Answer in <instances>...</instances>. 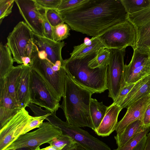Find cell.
I'll list each match as a JSON object with an SVG mask.
<instances>
[{
  "instance_id": "cell-1",
  "label": "cell",
  "mask_w": 150,
  "mask_h": 150,
  "mask_svg": "<svg viewBox=\"0 0 150 150\" xmlns=\"http://www.w3.org/2000/svg\"><path fill=\"white\" fill-rule=\"evenodd\" d=\"M59 12L64 23L72 30L93 37L127 21V14L120 0H86Z\"/></svg>"
},
{
  "instance_id": "cell-2",
  "label": "cell",
  "mask_w": 150,
  "mask_h": 150,
  "mask_svg": "<svg viewBox=\"0 0 150 150\" xmlns=\"http://www.w3.org/2000/svg\"><path fill=\"white\" fill-rule=\"evenodd\" d=\"M93 92L76 82L66 73L63 100L60 108L63 110L67 121L79 127L94 128L90 106Z\"/></svg>"
},
{
  "instance_id": "cell-3",
  "label": "cell",
  "mask_w": 150,
  "mask_h": 150,
  "mask_svg": "<svg viewBox=\"0 0 150 150\" xmlns=\"http://www.w3.org/2000/svg\"><path fill=\"white\" fill-rule=\"evenodd\" d=\"M97 52L79 58H69L64 60V67L66 73L78 84L94 93H101L108 89V66L92 69L88 66Z\"/></svg>"
},
{
  "instance_id": "cell-4",
  "label": "cell",
  "mask_w": 150,
  "mask_h": 150,
  "mask_svg": "<svg viewBox=\"0 0 150 150\" xmlns=\"http://www.w3.org/2000/svg\"><path fill=\"white\" fill-rule=\"evenodd\" d=\"M32 69L41 76L59 101L64 94V80L66 72L64 68L55 71L53 66L40 52L35 44L30 56Z\"/></svg>"
},
{
  "instance_id": "cell-5",
  "label": "cell",
  "mask_w": 150,
  "mask_h": 150,
  "mask_svg": "<svg viewBox=\"0 0 150 150\" xmlns=\"http://www.w3.org/2000/svg\"><path fill=\"white\" fill-rule=\"evenodd\" d=\"M34 37V33L25 22L20 21L14 27L7 37L6 45L14 62L25 66L30 64Z\"/></svg>"
},
{
  "instance_id": "cell-6",
  "label": "cell",
  "mask_w": 150,
  "mask_h": 150,
  "mask_svg": "<svg viewBox=\"0 0 150 150\" xmlns=\"http://www.w3.org/2000/svg\"><path fill=\"white\" fill-rule=\"evenodd\" d=\"M48 112L45 120L60 129L63 134L68 135L84 150H111L107 144L87 131L63 121L56 116V112Z\"/></svg>"
},
{
  "instance_id": "cell-7",
  "label": "cell",
  "mask_w": 150,
  "mask_h": 150,
  "mask_svg": "<svg viewBox=\"0 0 150 150\" xmlns=\"http://www.w3.org/2000/svg\"><path fill=\"white\" fill-rule=\"evenodd\" d=\"M97 37L108 49L125 50L129 46L133 49L136 47L135 30L128 21L110 27Z\"/></svg>"
},
{
  "instance_id": "cell-8",
  "label": "cell",
  "mask_w": 150,
  "mask_h": 150,
  "mask_svg": "<svg viewBox=\"0 0 150 150\" xmlns=\"http://www.w3.org/2000/svg\"><path fill=\"white\" fill-rule=\"evenodd\" d=\"M62 134L60 129L50 122H43L38 129L20 135L4 150L22 147L35 149Z\"/></svg>"
},
{
  "instance_id": "cell-9",
  "label": "cell",
  "mask_w": 150,
  "mask_h": 150,
  "mask_svg": "<svg viewBox=\"0 0 150 150\" xmlns=\"http://www.w3.org/2000/svg\"><path fill=\"white\" fill-rule=\"evenodd\" d=\"M110 52L107 73L108 96L113 101L126 84L124 76L125 50L108 49Z\"/></svg>"
},
{
  "instance_id": "cell-10",
  "label": "cell",
  "mask_w": 150,
  "mask_h": 150,
  "mask_svg": "<svg viewBox=\"0 0 150 150\" xmlns=\"http://www.w3.org/2000/svg\"><path fill=\"white\" fill-rule=\"evenodd\" d=\"M29 93L30 103L44 108L52 112H56L60 108L59 102L47 84L39 75L31 68Z\"/></svg>"
},
{
  "instance_id": "cell-11",
  "label": "cell",
  "mask_w": 150,
  "mask_h": 150,
  "mask_svg": "<svg viewBox=\"0 0 150 150\" xmlns=\"http://www.w3.org/2000/svg\"><path fill=\"white\" fill-rule=\"evenodd\" d=\"M127 20L135 30V48L141 53L150 55V6L139 12L128 14Z\"/></svg>"
},
{
  "instance_id": "cell-12",
  "label": "cell",
  "mask_w": 150,
  "mask_h": 150,
  "mask_svg": "<svg viewBox=\"0 0 150 150\" xmlns=\"http://www.w3.org/2000/svg\"><path fill=\"white\" fill-rule=\"evenodd\" d=\"M31 116L22 108L0 129V150H4L21 135Z\"/></svg>"
},
{
  "instance_id": "cell-13",
  "label": "cell",
  "mask_w": 150,
  "mask_h": 150,
  "mask_svg": "<svg viewBox=\"0 0 150 150\" xmlns=\"http://www.w3.org/2000/svg\"><path fill=\"white\" fill-rule=\"evenodd\" d=\"M25 22L35 35L45 37L42 14L34 0H15Z\"/></svg>"
},
{
  "instance_id": "cell-14",
  "label": "cell",
  "mask_w": 150,
  "mask_h": 150,
  "mask_svg": "<svg viewBox=\"0 0 150 150\" xmlns=\"http://www.w3.org/2000/svg\"><path fill=\"white\" fill-rule=\"evenodd\" d=\"M34 36L35 44L45 58L54 65L60 68L64 66L62 50L65 45L64 42H57L35 34Z\"/></svg>"
},
{
  "instance_id": "cell-15",
  "label": "cell",
  "mask_w": 150,
  "mask_h": 150,
  "mask_svg": "<svg viewBox=\"0 0 150 150\" xmlns=\"http://www.w3.org/2000/svg\"><path fill=\"white\" fill-rule=\"evenodd\" d=\"M150 104V95L137 101L127 108L122 118L117 122L115 130L117 133L122 131L128 125L137 120L143 122L146 110Z\"/></svg>"
},
{
  "instance_id": "cell-16",
  "label": "cell",
  "mask_w": 150,
  "mask_h": 150,
  "mask_svg": "<svg viewBox=\"0 0 150 150\" xmlns=\"http://www.w3.org/2000/svg\"><path fill=\"white\" fill-rule=\"evenodd\" d=\"M150 95V74L136 82L119 106L127 109L140 99Z\"/></svg>"
},
{
  "instance_id": "cell-17",
  "label": "cell",
  "mask_w": 150,
  "mask_h": 150,
  "mask_svg": "<svg viewBox=\"0 0 150 150\" xmlns=\"http://www.w3.org/2000/svg\"><path fill=\"white\" fill-rule=\"evenodd\" d=\"M122 110L119 105L113 103L108 107L100 124L95 131L98 135L108 136L115 130L118 115Z\"/></svg>"
},
{
  "instance_id": "cell-18",
  "label": "cell",
  "mask_w": 150,
  "mask_h": 150,
  "mask_svg": "<svg viewBox=\"0 0 150 150\" xmlns=\"http://www.w3.org/2000/svg\"><path fill=\"white\" fill-rule=\"evenodd\" d=\"M31 69L30 64L27 66L25 65L16 90V99L21 108H25L30 103L29 82Z\"/></svg>"
},
{
  "instance_id": "cell-19",
  "label": "cell",
  "mask_w": 150,
  "mask_h": 150,
  "mask_svg": "<svg viewBox=\"0 0 150 150\" xmlns=\"http://www.w3.org/2000/svg\"><path fill=\"white\" fill-rule=\"evenodd\" d=\"M106 48L98 37L91 39L85 38L83 43L74 46L72 52L70 54L71 59L80 58L92 53L97 52L102 48Z\"/></svg>"
},
{
  "instance_id": "cell-20",
  "label": "cell",
  "mask_w": 150,
  "mask_h": 150,
  "mask_svg": "<svg viewBox=\"0 0 150 150\" xmlns=\"http://www.w3.org/2000/svg\"><path fill=\"white\" fill-rule=\"evenodd\" d=\"M146 127L147 126H144L141 121L137 120L129 125L120 132L117 133L114 138L117 148L122 146L136 133L142 130Z\"/></svg>"
},
{
  "instance_id": "cell-21",
  "label": "cell",
  "mask_w": 150,
  "mask_h": 150,
  "mask_svg": "<svg viewBox=\"0 0 150 150\" xmlns=\"http://www.w3.org/2000/svg\"><path fill=\"white\" fill-rule=\"evenodd\" d=\"M24 67L25 65L23 64L14 66L4 78L9 93L16 100V90L20 81Z\"/></svg>"
},
{
  "instance_id": "cell-22",
  "label": "cell",
  "mask_w": 150,
  "mask_h": 150,
  "mask_svg": "<svg viewBox=\"0 0 150 150\" xmlns=\"http://www.w3.org/2000/svg\"><path fill=\"white\" fill-rule=\"evenodd\" d=\"M11 53L6 45L0 44V79H4L13 67Z\"/></svg>"
},
{
  "instance_id": "cell-23",
  "label": "cell",
  "mask_w": 150,
  "mask_h": 150,
  "mask_svg": "<svg viewBox=\"0 0 150 150\" xmlns=\"http://www.w3.org/2000/svg\"><path fill=\"white\" fill-rule=\"evenodd\" d=\"M108 107L104 105L102 102H99L96 99L91 98L90 110L94 131L100 124L106 114Z\"/></svg>"
},
{
  "instance_id": "cell-24",
  "label": "cell",
  "mask_w": 150,
  "mask_h": 150,
  "mask_svg": "<svg viewBox=\"0 0 150 150\" xmlns=\"http://www.w3.org/2000/svg\"><path fill=\"white\" fill-rule=\"evenodd\" d=\"M0 107L11 110H20L16 100L9 93L5 79H0Z\"/></svg>"
},
{
  "instance_id": "cell-25",
  "label": "cell",
  "mask_w": 150,
  "mask_h": 150,
  "mask_svg": "<svg viewBox=\"0 0 150 150\" xmlns=\"http://www.w3.org/2000/svg\"><path fill=\"white\" fill-rule=\"evenodd\" d=\"M133 50L134 52L131 60L128 65H125L124 78L134 69L143 65L150 58V55L141 53L136 48Z\"/></svg>"
},
{
  "instance_id": "cell-26",
  "label": "cell",
  "mask_w": 150,
  "mask_h": 150,
  "mask_svg": "<svg viewBox=\"0 0 150 150\" xmlns=\"http://www.w3.org/2000/svg\"><path fill=\"white\" fill-rule=\"evenodd\" d=\"M150 74V58L143 65L134 69L125 77V83H135Z\"/></svg>"
},
{
  "instance_id": "cell-27",
  "label": "cell",
  "mask_w": 150,
  "mask_h": 150,
  "mask_svg": "<svg viewBox=\"0 0 150 150\" xmlns=\"http://www.w3.org/2000/svg\"><path fill=\"white\" fill-rule=\"evenodd\" d=\"M110 52L108 49L102 48L97 53L96 56L90 60L88 64L91 68H103L108 66Z\"/></svg>"
},
{
  "instance_id": "cell-28",
  "label": "cell",
  "mask_w": 150,
  "mask_h": 150,
  "mask_svg": "<svg viewBox=\"0 0 150 150\" xmlns=\"http://www.w3.org/2000/svg\"><path fill=\"white\" fill-rule=\"evenodd\" d=\"M127 14L135 13L150 6V0H120Z\"/></svg>"
},
{
  "instance_id": "cell-29",
  "label": "cell",
  "mask_w": 150,
  "mask_h": 150,
  "mask_svg": "<svg viewBox=\"0 0 150 150\" xmlns=\"http://www.w3.org/2000/svg\"><path fill=\"white\" fill-rule=\"evenodd\" d=\"M75 143L70 137L63 134L47 142L50 145L56 147L59 150H66Z\"/></svg>"
},
{
  "instance_id": "cell-30",
  "label": "cell",
  "mask_w": 150,
  "mask_h": 150,
  "mask_svg": "<svg viewBox=\"0 0 150 150\" xmlns=\"http://www.w3.org/2000/svg\"><path fill=\"white\" fill-rule=\"evenodd\" d=\"M150 131V126L146 127L142 130L137 132L122 146L114 150H133L141 140Z\"/></svg>"
},
{
  "instance_id": "cell-31",
  "label": "cell",
  "mask_w": 150,
  "mask_h": 150,
  "mask_svg": "<svg viewBox=\"0 0 150 150\" xmlns=\"http://www.w3.org/2000/svg\"><path fill=\"white\" fill-rule=\"evenodd\" d=\"M70 27L64 23L52 27L53 40L60 42L68 38L70 35Z\"/></svg>"
},
{
  "instance_id": "cell-32",
  "label": "cell",
  "mask_w": 150,
  "mask_h": 150,
  "mask_svg": "<svg viewBox=\"0 0 150 150\" xmlns=\"http://www.w3.org/2000/svg\"><path fill=\"white\" fill-rule=\"evenodd\" d=\"M44 11L47 18L52 27L64 23L57 9H47Z\"/></svg>"
},
{
  "instance_id": "cell-33",
  "label": "cell",
  "mask_w": 150,
  "mask_h": 150,
  "mask_svg": "<svg viewBox=\"0 0 150 150\" xmlns=\"http://www.w3.org/2000/svg\"><path fill=\"white\" fill-rule=\"evenodd\" d=\"M15 0H0V24L12 12Z\"/></svg>"
},
{
  "instance_id": "cell-34",
  "label": "cell",
  "mask_w": 150,
  "mask_h": 150,
  "mask_svg": "<svg viewBox=\"0 0 150 150\" xmlns=\"http://www.w3.org/2000/svg\"><path fill=\"white\" fill-rule=\"evenodd\" d=\"M20 110H11L0 107V129Z\"/></svg>"
},
{
  "instance_id": "cell-35",
  "label": "cell",
  "mask_w": 150,
  "mask_h": 150,
  "mask_svg": "<svg viewBox=\"0 0 150 150\" xmlns=\"http://www.w3.org/2000/svg\"><path fill=\"white\" fill-rule=\"evenodd\" d=\"M40 10L57 9L61 0H34Z\"/></svg>"
},
{
  "instance_id": "cell-36",
  "label": "cell",
  "mask_w": 150,
  "mask_h": 150,
  "mask_svg": "<svg viewBox=\"0 0 150 150\" xmlns=\"http://www.w3.org/2000/svg\"><path fill=\"white\" fill-rule=\"evenodd\" d=\"M135 83H126L113 103L120 105L135 84Z\"/></svg>"
},
{
  "instance_id": "cell-37",
  "label": "cell",
  "mask_w": 150,
  "mask_h": 150,
  "mask_svg": "<svg viewBox=\"0 0 150 150\" xmlns=\"http://www.w3.org/2000/svg\"><path fill=\"white\" fill-rule=\"evenodd\" d=\"M86 0H61L57 10L60 11L69 9L84 2Z\"/></svg>"
},
{
  "instance_id": "cell-38",
  "label": "cell",
  "mask_w": 150,
  "mask_h": 150,
  "mask_svg": "<svg viewBox=\"0 0 150 150\" xmlns=\"http://www.w3.org/2000/svg\"><path fill=\"white\" fill-rule=\"evenodd\" d=\"M42 14L45 37L53 40L52 27L48 21L44 12Z\"/></svg>"
},
{
  "instance_id": "cell-39",
  "label": "cell",
  "mask_w": 150,
  "mask_h": 150,
  "mask_svg": "<svg viewBox=\"0 0 150 150\" xmlns=\"http://www.w3.org/2000/svg\"><path fill=\"white\" fill-rule=\"evenodd\" d=\"M143 123L146 126H150V104L148 106L145 111Z\"/></svg>"
},
{
  "instance_id": "cell-40",
  "label": "cell",
  "mask_w": 150,
  "mask_h": 150,
  "mask_svg": "<svg viewBox=\"0 0 150 150\" xmlns=\"http://www.w3.org/2000/svg\"><path fill=\"white\" fill-rule=\"evenodd\" d=\"M146 136L144 137L133 150H144L146 143Z\"/></svg>"
},
{
  "instance_id": "cell-41",
  "label": "cell",
  "mask_w": 150,
  "mask_h": 150,
  "mask_svg": "<svg viewBox=\"0 0 150 150\" xmlns=\"http://www.w3.org/2000/svg\"><path fill=\"white\" fill-rule=\"evenodd\" d=\"M147 135L146 143L144 150H150V131Z\"/></svg>"
},
{
  "instance_id": "cell-42",
  "label": "cell",
  "mask_w": 150,
  "mask_h": 150,
  "mask_svg": "<svg viewBox=\"0 0 150 150\" xmlns=\"http://www.w3.org/2000/svg\"><path fill=\"white\" fill-rule=\"evenodd\" d=\"M66 150H85L76 143H75Z\"/></svg>"
},
{
  "instance_id": "cell-43",
  "label": "cell",
  "mask_w": 150,
  "mask_h": 150,
  "mask_svg": "<svg viewBox=\"0 0 150 150\" xmlns=\"http://www.w3.org/2000/svg\"><path fill=\"white\" fill-rule=\"evenodd\" d=\"M36 149L37 150H59L55 146L50 145L48 146L41 149H40L39 147Z\"/></svg>"
},
{
  "instance_id": "cell-44",
  "label": "cell",
  "mask_w": 150,
  "mask_h": 150,
  "mask_svg": "<svg viewBox=\"0 0 150 150\" xmlns=\"http://www.w3.org/2000/svg\"><path fill=\"white\" fill-rule=\"evenodd\" d=\"M16 150H33V149L26 147H22L16 149Z\"/></svg>"
},
{
  "instance_id": "cell-45",
  "label": "cell",
  "mask_w": 150,
  "mask_h": 150,
  "mask_svg": "<svg viewBox=\"0 0 150 150\" xmlns=\"http://www.w3.org/2000/svg\"><path fill=\"white\" fill-rule=\"evenodd\" d=\"M16 149H14V148H12V149H7V150H16Z\"/></svg>"
},
{
  "instance_id": "cell-46",
  "label": "cell",
  "mask_w": 150,
  "mask_h": 150,
  "mask_svg": "<svg viewBox=\"0 0 150 150\" xmlns=\"http://www.w3.org/2000/svg\"><path fill=\"white\" fill-rule=\"evenodd\" d=\"M37 150L36 149H34V150Z\"/></svg>"
}]
</instances>
